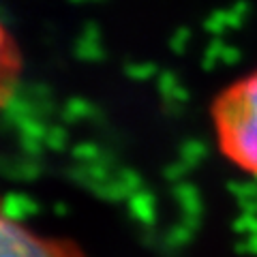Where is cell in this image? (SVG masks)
Instances as JSON below:
<instances>
[{"instance_id":"cell-1","label":"cell","mask_w":257,"mask_h":257,"mask_svg":"<svg viewBox=\"0 0 257 257\" xmlns=\"http://www.w3.org/2000/svg\"><path fill=\"white\" fill-rule=\"evenodd\" d=\"M210 120L221 155L240 172L257 178V69L214 96Z\"/></svg>"},{"instance_id":"cell-2","label":"cell","mask_w":257,"mask_h":257,"mask_svg":"<svg viewBox=\"0 0 257 257\" xmlns=\"http://www.w3.org/2000/svg\"><path fill=\"white\" fill-rule=\"evenodd\" d=\"M0 257H88L69 238L45 236L22 221L3 216L0 221Z\"/></svg>"}]
</instances>
